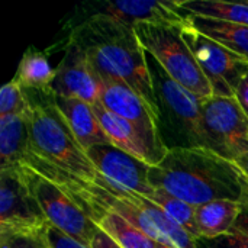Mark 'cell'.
<instances>
[{
  "label": "cell",
  "mask_w": 248,
  "mask_h": 248,
  "mask_svg": "<svg viewBox=\"0 0 248 248\" xmlns=\"http://www.w3.org/2000/svg\"><path fill=\"white\" fill-rule=\"evenodd\" d=\"M90 6L92 10L84 12L83 20L105 19L129 28L138 23L182 26L187 20V15L180 9L177 0H118L93 3Z\"/></svg>",
  "instance_id": "obj_10"
},
{
  "label": "cell",
  "mask_w": 248,
  "mask_h": 248,
  "mask_svg": "<svg viewBox=\"0 0 248 248\" xmlns=\"http://www.w3.org/2000/svg\"><path fill=\"white\" fill-rule=\"evenodd\" d=\"M55 103L86 151L94 145L112 144L96 116L93 105L81 99L64 96H55Z\"/></svg>",
  "instance_id": "obj_14"
},
{
  "label": "cell",
  "mask_w": 248,
  "mask_h": 248,
  "mask_svg": "<svg viewBox=\"0 0 248 248\" xmlns=\"http://www.w3.org/2000/svg\"><path fill=\"white\" fill-rule=\"evenodd\" d=\"M45 237H46V243L49 248H87L83 244L77 243L76 240L70 238L64 232H61L58 228L52 227L51 224L46 225Z\"/></svg>",
  "instance_id": "obj_25"
},
{
  "label": "cell",
  "mask_w": 248,
  "mask_h": 248,
  "mask_svg": "<svg viewBox=\"0 0 248 248\" xmlns=\"http://www.w3.org/2000/svg\"><path fill=\"white\" fill-rule=\"evenodd\" d=\"M158 248H174V247H170V246H163V244H158Z\"/></svg>",
  "instance_id": "obj_31"
},
{
  "label": "cell",
  "mask_w": 248,
  "mask_h": 248,
  "mask_svg": "<svg viewBox=\"0 0 248 248\" xmlns=\"http://www.w3.org/2000/svg\"><path fill=\"white\" fill-rule=\"evenodd\" d=\"M99 102L137 129L151 155L153 167L158 166L170 150L166 147L158 132L160 115H157L135 90L116 80H102Z\"/></svg>",
  "instance_id": "obj_8"
},
{
  "label": "cell",
  "mask_w": 248,
  "mask_h": 248,
  "mask_svg": "<svg viewBox=\"0 0 248 248\" xmlns=\"http://www.w3.org/2000/svg\"><path fill=\"white\" fill-rule=\"evenodd\" d=\"M230 234L241 235V237H244L248 241V208L244 209V212L241 214V217L238 218L235 227L232 228V231H231Z\"/></svg>",
  "instance_id": "obj_28"
},
{
  "label": "cell",
  "mask_w": 248,
  "mask_h": 248,
  "mask_svg": "<svg viewBox=\"0 0 248 248\" xmlns=\"http://www.w3.org/2000/svg\"><path fill=\"white\" fill-rule=\"evenodd\" d=\"M182 26L138 23L134 26V32L144 51L151 55L174 81L199 100L206 102L214 96L212 87L186 44Z\"/></svg>",
  "instance_id": "obj_4"
},
{
  "label": "cell",
  "mask_w": 248,
  "mask_h": 248,
  "mask_svg": "<svg viewBox=\"0 0 248 248\" xmlns=\"http://www.w3.org/2000/svg\"><path fill=\"white\" fill-rule=\"evenodd\" d=\"M147 54V52H145ZM147 61L155 90V96L161 97L176 121L190 138L187 147H205L203 135V102L195 94L174 81L161 65L147 54Z\"/></svg>",
  "instance_id": "obj_11"
},
{
  "label": "cell",
  "mask_w": 248,
  "mask_h": 248,
  "mask_svg": "<svg viewBox=\"0 0 248 248\" xmlns=\"http://www.w3.org/2000/svg\"><path fill=\"white\" fill-rule=\"evenodd\" d=\"M247 206L234 201H214L196 208V230L199 238L227 237Z\"/></svg>",
  "instance_id": "obj_17"
},
{
  "label": "cell",
  "mask_w": 248,
  "mask_h": 248,
  "mask_svg": "<svg viewBox=\"0 0 248 248\" xmlns=\"http://www.w3.org/2000/svg\"><path fill=\"white\" fill-rule=\"evenodd\" d=\"M31 110V103L25 89L12 78L0 90V119L22 115Z\"/></svg>",
  "instance_id": "obj_23"
},
{
  "label": "cell",
  "mask_w": 248,
  "mask_h": 248,
  "mask_svg": "<svg viewBox=\"0 0 248 248\" xmlns=\"http://www.w3.org/2000/svg\"><path fill=\"white\" fill-rule=\"evenodd\" d=\"M93 109L96 112V116H97L105 134L108 135L109 141L115 147H118L122 151L153 166V160H151V155H150L147 147L144 145L137 129L128 121H125L124 118L118 116L116 113L108 110L100 102L94 103Z\"/></svg>",
  "instance_id": "obj_18"
},
{
  "label": "cell",
  "mask_w": 248,
  "mask_h": 248,
  "mask_svg": "<svg viewBox=\"0 0 248 248\" xmlns=\"http://www.w3.org/2000/svg\"><path fill=\"white\" fill-rule=\"evenodd\" d=\"M55 76L57 68L51 65L48 55L31 48L20 58L13 78L25 90H48Z\"/></svg>",
  "instance_id": "obj_20"
},
{
  "label": "cell",
  "mask_w": 248,
  "mask_h": 248,
  "mask_svg": "<svg viewBox=\"0 0 248 248\" xmlns=\"http://www.w3.org/2000/svg\"><path fill=\"white\" fill-rule=\"evenodd\" d=\"M182 33L208 78L214 96L235 97V92L248 73V61L193 29L187 20L182 26Z\"/></svg>",
  "instance_id": "obj_7"
},
{
  "label": "cell",
  "mask_w": 248,
  "mask_h": 248,
  "mask_svg": "<svg viewBox=\"0 0 248 248\" xmlns=\"http://www.w3.org/2000/svg\"><path fill=\"white\" fill-rule=\"evenodd\" d=\"M92 248H121L106 232H103L100 228L97 230L93 243H92Z\"/></svg>",
  "instance_id": "obj_27"
},
{
  "label": "cell",
  "mask_w": 248,
  "mask_h": 248,
  "mask_svg": "<svg viewBox=\"0 0 248 248\" xmlns=\"http://www.w3.org/2000/svg\"><path fill=\"white\" fill-rule=\"evenodd\" d=\"M68 39L86 52L102 80L125 83L160 115L147 54L134 28L105 19H87L71 28Z\"/></svg>",
  "instance_id": "obj_2"
},
{
  "label": "cell",
  "mask_w": 248,
  "mask_h": 248,
  "mask_svg": "<svg viewBox=\"0 0 248 248\" xmlns=\"http://www.w3.org/2000/svg\"><path fill=\"white\" fill-rule=\"evenodd\" d=\"M187 23L198 32L217 41L248 61V26L189 15Z\"/></svg>",
  "instance_id": "obj_19"
},
{
  "label": "cell",
  "mask_w": 248,
  "mask_h": 248,
  "mask_svg": "<svg viewBox=\"0 0 248 248\" xmlns=\"http://www.w3.org/2000/svg\"><path fill=\"white\" fill-rule=\"evenodd\" d=\"M102 80L86 52L73 39L67 41L65 54L57 67V76L49 87L55 96L81 99L90 105L99 102Z\"/></svg>",
  "instance_id": "obj_13"
},
{
  "label": "cell",
  "mask_w": 248,
  "mask_h": 248,
  "mask_svg": "<svg viewBox=\"0 0 248 248\" xmlns=\"http://www.w3.org/2000/svg\"><path fill=\"white\" fill-rule=\"evenodd\" d=\"M179 6L189 16H202L248 26V1L231 3L222 0H182L179 1Z\"/></svg>",
  "instance_id": "obj_21"
},
{
  "label": "cell",
  "mask_w": 248,
  "mask_h": 248,
  "mask_svg": "<svg viewBox=\"0 0 248 248\" xmlns=\"http://www.w3.org/2000/svg\"><path fill=\"white\" fill-rule=\"evenodd\" d=\"M150 201L157 203L180 227H183L196 240H199L198 230H196V208H193L192 205L183 202L182 199L170 195L164 189H155L153 196L150 198Z\"/></svg>",
  "instance_id": "obj_22"
},
{
  "label": "cell",
  "mask_w": 248,
  "mask_h": 248,
  "mask_svg": "<svg viewBox=\"0 0 248 248\" xmlns=\"http://www.w3.org/2000/svg\"><path fill=\"white\" fill-rule=\"evenodd\" d=\"M32 150L31 110L0 119V170L19 167Z\"/></svg>",
  "instance_id": "obj_15"
},
{
  "label": "cell",
  "mask_w": 248,
  "mask_h": 248,
  "mask_svg": "<svg viewBox=\"0 0 248 248\" xmlns=\"http://www.w3.org/2000/svg\"><path fill=\"white\" fill-rule=\"evenodd\" d=\"M0 248H49L45 234L42 235H20L0 234Z\"/></svg>",
  "instance_id": "obj_24"
},
{
  "label": "cell",
  "mask_w": 248,
  "mask_h": 248,
  "mask_svg": "<svg viewBox=\"0 0 248 248\" xmlns=\"http://www.w3.org/2000/svg\"><path fill=\"white\" fill-rule=\"evenodd\" d=\"M25 170L32 192L48 224L58 228L61 232L83 244L84 247L92 248L93 238L99 227L86 215L81 206L57 185L48 182L46 179L35 174L28 169Z\"/></svg>",
  "instance_id": "obj_9"
},
{
  "label": "cell",
  "mask_w": 248,
  "mask_h": 248,
  "mask_svg": "<svg viewBox=\"0 0 248 248\" xmlns=\"http://www.w3.org/2000/svg\"><path fill=\"white\" fill-rule=\"evenodd\" d=\"M25 92L31 103L33 150L70 177L96 186L100 173L58 109L54 93L49 89Z\"/></svg>",
  "instance_id": "obj_3"
},
{
  "label": "cell",
  "mask_w": 248,
  "mask_h": 248,
  "mask_svg": "<svg viewBox=\"0 0 248 248\" xmlns=\"http://www.w3.org/2000/svg\"><path fill=\"white\" fill-rule=\"evenodd\" d=\"M84 212L121 248H158L157 241L150 238L116 212L103 209L96 203H87Z\"/></svg>",
  "instance_id": "obj_16"
},
{
  "label": "cell",
  "mask_w": 248,
  "mask_h": 248,
  "mask_svg": "<svg viewBox=\"0 0 248 248\" xmlns=\"http://www.w3.org/2000/svg\"><path fill=\"white\" fill-rule=\"evenodd\" d=\"M227 248H248V241L237 234H228L227 237Z\"/></svg>",
  "instance_id": "obj_29"
},
{
  "label": "cell",
  "mask_w": 248,
  "mask_h": 248,
  "mask_svg": "<svg viewBox=\"0 0 248 248\" xmlns=\"http://www.w3.org/2000/svg\"><path fill=\"white\" fill-rule=\"evenodd\" d=\"M48 221L32 192L26 170H0V234L42 235Z\"/></svg>",
  "instance_id": "obj_5"
},
{
  "label": "cell",
  "mask_w": 248,
  "mask_h": 248,
  "mask_svg": "<svg viewBox=\"0 0 248 248\" xmlns=\"http://www.w3.org/2000/svg\"><path fill=\"white\" fill-rule=\"evenodd\" d=\"M235 99L248 116V73L244 76V78L241 80V83L235 92Z\"/></svg>",
  "instance_id": "obj_26"
},
{
  "label": "cell",
  "mask_w": 248,
  "mask_h": 248,
  "mask_svg": "<svg viewBox=\"0 0 248 248\" xmlns=\"http://www.w3.org/2000/svg\"><path fill=\"white\" fill-rule=\"evenodd\" d=\"M237 164H238V167L243 170V173L246 174V177L248 179V154H244V155H241L237 161H235Z\"/></svg>",
  "instance_id": "obj_30"
},
{
  "label": "cell",
  "mask_w": 248,
  "mask_h": 248,
  "mask_svg": "<svg viewBox=\"0 0 248 248\" xmlns=\"http://www.w3.org/2000/svg\"><path fill=\"white\" fill-rule=\"evenodd\" d=\"M205 148L237 161L248 154V116L235 97L212 96L203 102Z\"/></svg>",
  "instance_id": "obj_6"
},
{
  "label": "cell",
  "mask_w": 248,
  "mask_h": 248,
  "mask_svg": "<svg viewBox=\"0 0 248 248\" xmlns=\"http://www.w3.org/2000/svg\"><path fill=\"white\" fill-rule=\"evenodd\" d=\"M87 155L109 183L148 199L153 196L155 190L150 182L153 166L148 163L122 151L113 144L94 145L87 150Z\"/></svg>",
  "instance_id": "obj_12"
},
{
  "label": "cell",
  "mask_w": 248,
  "mask_h": 248,
  "mask_svg": "<svg viewBox=\"0 0 248 248\" xmlns=\"http://www.w3.org/2000/svg\"><path fill=\"white\" fill-rule=\"evenodd\" d=\"M150 182L193 208L214 201H234L248 208V179L243 170L205 147L170 148L151 169Z\"/></svg>",
  "instance_id": "obj_1"
}]
</instances>
